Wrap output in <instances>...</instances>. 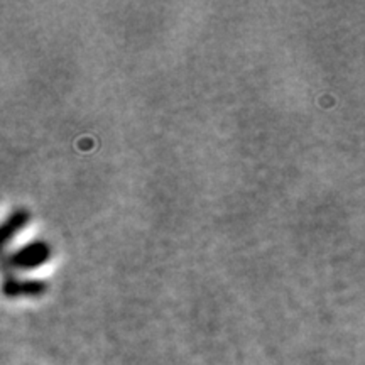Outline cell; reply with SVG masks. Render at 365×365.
<instances>
[{"label": "cell", "mask_w": 365, "mask_h": 365, "mask_svg": "<svg viewBox=\"0 0 365 365\" xmlns=\"http://www.w3.org/2000/svg\"><path fill=\"white\" fill-rule=\"evenodd\" d=\"M49 255H51L49 245L46 244V242L34 240L11 254V257H9V266L12 269H21V271H29V269L43 266V264L49 259Z\"/></svg>", "instance_id": "6da1fadb"}, {"label": "cell", "mask_w": 365, "mask_h": 365, "mask_svg": "<svg viewBox=\"0 0 365 365\" xmlns=\"http://www.w3.org/2000/svg\"><path fill=\"white\" fill-rule=\"evenodd\" d=\"M46 291V282L38 279H19V277H7L4 281V294L7 298L17 296H41Z\"/></svg>", "instance_id": "7a4b0ae2"}, {"label": "cell", "mask_w": 365, "mask_h": 365, "mask_svg": "<svg viewBox=\"0 0 365 365\" xmlns=\"http://www.w3.org/2000/svg\"><path fill=\"white\" fill-rule=\"evenodd\" d=\"M27 222H29V213H27L26 210H16V212H12L2 225V242L4 244H9L14 237L19 234L22 228L26 227Z\"/></svg>", "instance_id": "3957f363"}]
</instances>
